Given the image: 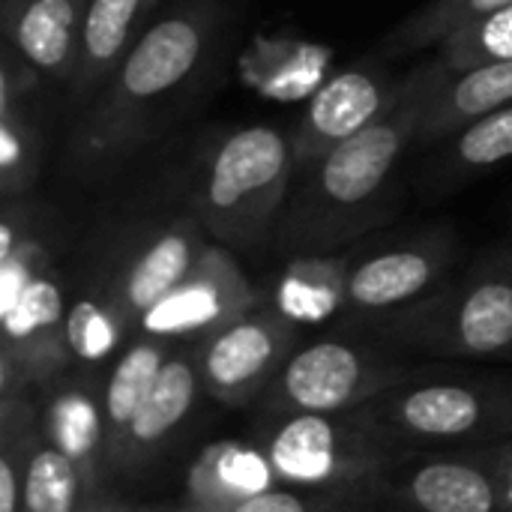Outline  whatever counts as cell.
<instances>
[{"instance_id": "1", "label": "cell", "mask_w": 512, "mask_h": 512, "mask_svg": "<svg viewBox=\"0 0 512 512\" xmlns=\"http://www.w3.org/2000/svg\"><path fill=\"white\" fill-rule=\"evenodd\" d=\"M453 75L456 72H450L438 57L417 66L375 123L339 144L312 168L297 171L303 174V183L291 189L279 216V240L294 249L318 252L375 225L402 153L417 144L426 114Z\"/></svg>"}, {"instance_id": "2", "label": "cell", "mask_w": 512, "mask_h": 512, "mask_svg": "<svg viewBox=\"0 0 512 512\" xmlns=\"http://www.w3.org/2000/svg\"><path fill=\"white\" fill-rule=\"evenodd\" d=\"M219 0H180L162 12L93 102L81 111L72 153L81 165H102L135 150L153 117L204 66L219 30Z\"/></svg>"}, {"instance_id": "3", "label": "cell", "mask_w": 512, "mask_h": 512, "mask_svg": "<svg viewBox=\"0 0 512 512\" xmlns=\"http://www.w3.org/2000/svg\"><path fill=\"white\" fill-rule=\"evenodd\" d=\"M291 138L273 126H243L213 150L195 192V216L225 249L261 243L291 195Z\"/></svg>"}, {"instance_id": "4", "label": "cell", "mask_w": 512, "mask_h": 512, "mask_svg": "<svg viewBox=\"0 0 512 512\" xmlns=\"http://www.w3.org/2000/svg\"><path fill=\"white\" fill-rule=\"evenodd\" d=\"M399 87L402 81L393 84L381 69L372 66H351L327 78L312 93V102L291 135L297 171L312 168L339 144L375 123L390 108Z\"/></svg>"}, {"instance_id": "5", "label": "cell", "mask_w": 512, "mask_h": 512, "mask_svg": "<svg viewBox=\"0 0 512 512\" xmlns=\"http://www.w3.org/2000/svg\"><path fill=\"white\" fill-rule=\"evenodd\" d=\"M207 231L201 219L177 216L168 225H159L138 240L120 267V276L105 294V306L114 318L141 321L159 300H165L198 264L201 252L207 249Z\"/></svg>"}, {"instance_id": "6", "label": "cell", "mask_w": 512, "mask_h": 512, "mask_svg": "<svg viewBox=\"0 0 512 512\" xmlns=\"http://www.w3.org/2000/svg\"><path fill=\"white\" fill-rule=\"evenodd\" d=\"M249 303L246 279L237 261L228 255L225 246L207 243L192 273L165 297L159 300L144 318L141 327L147 336H183L207 327H228L231 321L243 318L240 312Z\"/></svg>"}, {"instance_id": "7", "label": "cell", "mask_w": 512, "mask_h": 512, "mask_svg": "<svg viewBox=\"0 0 512 512\" xmlns=\"http://www.w3.org/2000/svg\"><path fill=\"white\" fill-rule=\"evenodd\" d=\"M87 0H0L3 45L42 81L69 84L78 66V45Z\"/></svg>"}, {"instance_id": "8", "label": "cell", "mask_w": 512, "mask_h": 512, "mask_svg": "<svg viewBox=\"0 0 512 512\" xmlns=\"http://www.w3.org/2000/svg\"><path fill=\"white\" fill-rule=\"evenodd\" d=\"M453 255V237L447 231H435L423 240L402 243L384 249L348 273L345 300L354 309H393L411 303L426 288L438 282L447 261Z\"/></svg>"}, {"instance_id": "9", "label": "cell", "mask_w": 512, "mask_h": 512, "mask_svg": "<svg viewBox=\"0 0 512 512\" xmlns=\"http://www.w3.org/2000/svg\"><path fill=\"white\" fill-rule=\"evenodd\" d=\"M162 0H87L78 66L69 87V105L84 111L105 87L141 33L150 27V15Z\"/></svg>"}, {"instance_id": "10", "label": "cell", "mask_w": 512, "mask_h": 512, "mask_svg": "<svg viewBox=\"0 0 512 512\" xmlns=\"http://www.w3.org/2000/svg\"><path fill=\"white\" fill-rule=\"evenodd\" d=\"M39 75L3 45L0 60V201L27 198L42 168V129L30 111Z\"/></svg>"}, {"instance_id": "11", "label": "cell", "mask_w": 512, "mask_h": 512, "mask_svg": "<svg viewBox=\"0 0 512 512\" xmlns=\"http://www.w3.org/2000/svg\"><path fill=\"white\" fill-rule=\"evenodd\" d=\"M447 333L471 354H495L512 345V270L498 264L471 279L441 312Z\"/></svg>"}, {"instance_id": "12", "label": "cell", "mask_w": 512, "mask_h": 512, "mask_svg": "<svg viewBox=\"0 0 512 512\" xmlns=\"http://www.w3.org/2000/svg\"><path fill=\"white\" fill-rule=\"evenodd\" d=\"M366 375L363 357L342 342H318L300 351L282 375L285 396L312 414H330L345 408Z\"/></svg>"}, {"instance_id": "13", "label": "cell", "mask_w": 512, "mask_h": 512, "mask_svg": "<svg viewBox=\"0 0 512 512\" xmlns=\"http://www.w3.org/2000/svg\"><path fill=\"white\" fill-rule=\"evenodd\" d=\"M512 105V60H495L456 72L426 114L417 144H441L489 111Z\"/></svg>"}, {"instance_id": "14", "label": "cell", "mask_w": 512, "mask_h": 512, "mask_svg": "<svg viewBox=\"0 0 512 512\" xmlns=\"http://www.w3.org/2000/svg\"><path fill=\"white\" fill-rule=\"evenodd\" d=\"M285 324L276 315H249L222 327L204 354L207 381L219 390H237L255 381L279 354Z\"/></svg>"}, {"instance_id": "15", "label": "cell", "mask_w": 512, "mask_h": 512, "mask_svg": "<svg viewBox=\"0 0 512 512\" xmlns=\"http://www.w3.org/2000/svg\"><path fill=\"white\" fill-rule=\"evenodd\" d=\"M270 465L294 483H327L342 468V438L327 414L303 411L270 444Z\"/></svg>"}, {"instance_id": "16", "label": "cell", "mask_w": 512, "mask_h": 512, "mask_svg": "<svg viewBox=\"0 0 512 512\" xmlns=\"http://www.w3.org/2000/svg\"><path fill=\"white\" fill-rule=\"evenodd\" d=\"M510 3L512 0H429L384 39V54L405 57V54H417L432 45L438 48L447 36L459 33L462 27H468Z\"/></svg>"}, {"instance_id": "17", "label": "cell", "mask_w": 512, "mask_h": 512, "mask_svg": "<svg viewBox=\"0 0 512 512\" xmlns=\"http://www.w3.org/2000/svg\"><path fill=\"white\" fill-rule=\"evenodd\" d=\"M411 498L423 512H495L492 480L462 462L423 465L411 480Z\"/></svg>"}, {"instance_id": "18", "label": "cell", "mask_w": 512, "mask_h": 512, "mask_svg": "<svg viewBox=\"0 0 512 512\" xmlns=\"http://www.w3.org/2000/svg\"><path fill=\"white\" fill-rule=\"evenodd\" d=\"M512 159V105L483 114L447 138V150L435 168L444 180H462Z\"/></svg>"}, {"instance_id": "19", "label": "cell", "mask_w": 512, "mask_h": 512, "mask_svg": "<svg viewBox=\"0 0 512 512\" xmlns=\"http://www.w3.org/2000/svg\"><path fill=\"white\" fill-rule=\"evenodd\" d=\"M399 417L411 432L423 438H456V435L471 432L480 423L483 405L477 393L465 387L432 384L405 396Z\"/></svg>"}, {"instance_id": "20", "label": "cell", "mask_w": 512, "mask_h": 512, "mask_svg": "<svg viewBox=\"0 0 512 512\" xmlns=\"http://www.w3.org/2000/svg\"><path fill=\"white\" fill-rule=\"evenodd\" d=\"M195 390H198L195 369L180 357L165 360L147 399L141 402L135 420L129 423L132 441H138V444L162 441L189 414V408L195 402Z\"/></svg>"}, {"instance_id": "21", "label": "cell", "mask_w": 512, "mask_h": 512, "mask_svg": "<svg viewBox=\"0 0 512 512\" xmlns=\"http://www.w3.org/2000/svg\"><path fill=\"white\" fill-rule=\"evenodd\" d=\"M162 366H165V354L156 336L135 342L117 360L111 381H108V393H105V411L114 429H129V423L135 420Z\"/></svg>"}, {"instance_id": "22", "label": "cell", "mask_w": 512, "mask_h": 512, "mask_svg": "<svg viewBox=\"0 0 512 512\" xmlns=\"http://www.w3.org/2000/svg\"><path fill=\"white\" fill-rule=\"evenodd\" d=\"M438 60L450 72H468L483 63L512 60V3L447 36L438 45Z\"/></svg>"}, {"instance_id": "23", "label": "cell", "mask_w": 512, "mask_h": 512, "mask_svg": "<svg viewBox=\"0 0 512 512\" xmlns=\"http://www.w3.org/2000/svg\"><path fill=\"white\" fill-rule=\"evenodd\" d=\"M348 273L342 261L333 258H300L285 273L282 303L294 315H324L342 294H348Z\"/></svg>"}, {"instance_id": "24", "label": "cell", "mask_w": 512, "mask_h": 512, "mask_svg": "<svg viewBox=\"0 0 512 512\" xmlns=\"http://www.w3.org/2000/svg\"><path fill=\"white\" fill-rule=\"evenodd\" d=\"M0 321H3L6 342H36L45 333H54L57 327H63L66 324L63 291H60L54 273L42 270L21 291V297L12 303V309H6L0 315Z\"/></svg>"}, {"instance_id": "25", "label": "cell", "mask_w": 512, "mask_h": 512, "mask_svg": "<svg viewBox=\"0 0 512 512\" xmlns=\"http://www.w3.org/2000/svg\"><path fill=\"white\" fill-rule=\"evenodd\" d=\"M78 501V471L75 459L63 450H39L24 477V507L27 512H72Z\"/></svg>"}, {"instance_id": "26", "label": "cell", "mask_w": 512, "mask_h": 512, "mask_svg": "<svg viewBox=\"0 0 512 512\" xmlns=\"http://www.w3.org/2000/svg\"><path fill=\"white\" fill-rule=\"evenodd\" d=\"M63 339L69 351L81 360H102L105 354L114 351L120 339V321L114 312L96 300V297H81L69 312L63 324Z\"/></svg>"}, {"instance_id": "27", "label": "cell", "mask_w": 512, "mask_h": 512, "mask_svg": "<svg viewBox=\"0 0 512 512\" xmlns=\"http://www.w3.org/2000/svg\"><path fill=\"white\" fill-rule=\"evenodd\" d=\"M51 435L57 441V450H63L66 456H84L99 438V417L93 402L84 396L60 399L51 414Z\"/></svg>"}, {"instance_id": "28", "label": "cell", "mask_w": 512, "mask_h": 512, "mask_svg": "<svg viewBox=\"0 0 512 512\" xmlns=\"http://www.w3.org/2000/svg\"><path fill=\"white\" fill-rule=\"evenodd\" d=\"M216 477L231 489V492H240V495H258V492H267V483H270V468L249 450H240V447H225L216 453Z\"/></svg>"}, {"instance_id": "29", "label": "cell", "mask_w": 512, "mask_h": 512, "mask_svg": "<svg viewBox=\"0 0 512 512\" xmlns=\"http://www.w3.org/2000/svg\"><path fill=\"white\" fill-rule=\"evenodd\" d=\"M231 512H309V504L303 498H297L294 492L267 489V492L243 498Z\"/></svg>"}, {"instance_id": "30", "label": "cell", "mask_w": 512, "mask_h": 512, "mask_svg": "<svg viewBox=\"0 0 512 512\" xmlns=\"http://www.w3.org/2000/svg\"><path fill=\"white\" fill-rule=\"evenodd\" d=\"M0 512H18V477L9 459H0Z\"/></svg>"}, {"instance_id": "31", "label": "cell", "mask_w": 512, "mask_h": 512, "mask_svg": "<svg viewBox=\"0 0 512 512\" xmlns=\"http://www.w3.org/2000/svg\"><path fill=\"white\" fill-rule=\"evenodd\" d=\"M87 512H96V510H87Z\"/></svg>"}]
</instances>
